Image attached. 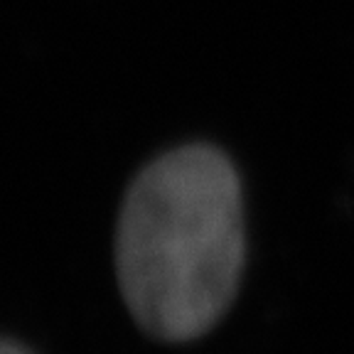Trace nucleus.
Instances as JSON below:
<instances>
[{"label":"nucleus","mask_w":354,"mask_h":354,"mask_svg":"<svg viewBox=\"0 0 354 354\" xmlns=\"http://www.w3.org/2000/svg\"><path fill=\"white\" fill-rule=\"evenodd\" d=\"M243 266L241 189L227 155L185 145L153 160L123 202L116 271L133 320L187 342L232 305Z\"/></svg>","instance_id":"nucleus-1"},{"label":"nucleus","mask_w":354,"mask_h":354,"mask_svg":"<svg viewBox=\"0 0 354 354\" xmlns=\"http://www.w3.org/2000/svg\"><path fill=\"white\" fill-rule=\"evenodd\" d=\"M0 354H30V352H28V349H22L20 344L6 339V342H3V347H0Z\"/></svg>","instance_id":"nucleus-2"}]
</instances>
